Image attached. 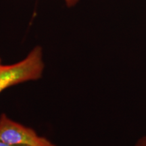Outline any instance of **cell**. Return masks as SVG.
<instances>
[{
  "instance_id": "obj_1",
  "label": "cell",
  "mask_w": 146,
  "mask_h": 146,
  "mask_svg": "<svg viewBox=\"0 0 146 146\" xmlns=\"http://www.w3.org/2000/svg\"><path fill=\"white\" fill-rule=\"evenodd\" d=\"M44 69L43 50L40 45L34 47L18 62L2 64L0 60V94L14 85L40 79Z\"/></svg>"
},
{
  "instance_id": "obj_2",
  "label": "cell",
  "mask_w": 146,
  "mask_h": 146,
  "mask_svg": "<svg viewBox=\"0 0 146 146\" xmlns=\"http://www.w3.org/2000/svg\"><path fill=\"white\" fill-rule=\"evenodd\" d=\"M0 141L11 146H56L34 129L14 121L5 114L0 116Z\"/></svg>"
},
{
  "instance_id": "obj_3",
  "label": "cell",
  "mask_w": 146,
  "mask_h": 146,
  "mask_svg": "<svg viewBox=\"0 0 146 146\" xmlns=\"http://www.w3.org/2000/svg\"><path fill=\"white\" fill-rule=\"evenodd\" d=\"M64 2L69 8H73L75 5H77V3L79 2L80 0H63Z\"/></svg>"
},
{
  "instance_id": "obj_4",
  "label": "cell",
  "mask_w": 146,
  "mask_h": 146,
  "mask_svg": "<svg viewBox=\"0 0 146 146\" xmlns=\"http://www.w3.org/2000/svg\"><path fill=\"white\" fill-rule=\"evenodd\" d=\"M135 146H146V136L139 139L135 144Z\"/></svg>"
},
{
  "instance_id": "obj_5",
  "label": "cell",
  "mask_w": 146,
  "mask_h": 146,
  "mask_svg": "<svg viewBox=\"0 0 146 146\" xmlns=\"http://www.w3.org/2000/svg\"><path fill=\"white\" fill-rule=\"evenodd\" d=\"M0 146H11V145H7V144H5L2 143V142L0 141Z\"/></svg>"
},
{
  "instance_id": "obj_6",
  "label": "cell",
  "mask_w": 146,
  "mask_h": 146,
  "mask_svg": "<svg viewBox=\"0 0 146 146\" xmlns=\"http://www.w3.org/2000/svg\"><path fill=\"white\" fill-rule=\"evenodd\" d=\"M0 60H1V59H0Z\"/></svg>"
}]
</instances>
